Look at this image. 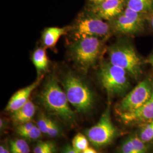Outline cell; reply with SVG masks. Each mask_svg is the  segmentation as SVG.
<instances>
[{
	"mask_svg": "<svg viewBox=\"0 0 153 153\" xmlns=\"http://www.w3.org/2000/svg\"><path fill=\"white\" fill-rule=\"evenodd\" d=\"M38 99L45 109L57 116L66 126L70 128L76 126V115L70 107L65 93L55 76L51 74L47 79Z\"/></svg>",
	"mask_w": 153,
	"mask_h": 153,
	"instance_id": "1",
	"label": "cell"
},
{
	"mask_svg": "<svg viewBox=\"0 0 153 153\" xmlns=\"http://www.w3.org/2000/svg\"><path fill=\"white\" fill-rule=\"evenodd\" d=\"M61 83L69 103L81 114H88L94 104V95L85 82L69 71L62 76Z\"/></svg>",
	"mask_w": 153,
	"mask_h": 153,
	"instance_id": "2",
	"label": "cell"
},
{
	"mask_svg": "<svg viewBox=\"0 0 153 153\" xmlns=\"http://www.w3.org/2000/svg\"><path fill=\"white\" fill-rule=\"evenodd\" d=\"M111 29L109 24L87 7L78 14L70 28L75 40L88 37L103 38L109 35Z\"/></svg>",
	"mask_w": 153,
	"mask_h": 153,
	"instance_id": "3",
	"label": "cell"
},
{
	"mask_svg": "<svg viewBox=\"0 0 153 153\" xmlns=\"http://www.w3.org/2000/svg\"><path fill=\"white\" fill-rule=\"evenodd\" d=\"M109 62L125 70L133 78L140 76L142 62L134 47L126 41H119L108 49Z\"/></svg>",
	"mask_w": 153,
	"mask_h": 153,
	"instance_id": "4",
	"label": "cell"
},
{
	"mask_svg": "<svg viewBox=\"0 0 153 153\" xmlns=\"http://www.w3.org/2000/svg\"><path fill=\"white\" fill-rule=\"evenodd\" d=\"M102 49V42L97 37L75 40L70 47L71 59L80 69L87 71L95 65Z\"/></svg>",
	"mask_w": 153,
	"mask_h": 153,
	"instance_id": "5",
	"label": "cell"
},
{
	"mask_svg": "<svg viewBox=\"0 0 153 153\" xmlns=\"http://www.w3.org/2000/svg\"><path fill=\"white\" fill-rule=\"evenodd\" d=\"M119 134V130L111 119L109 103L98 122L85 131V135L89 142L97 148H103L111 144Z\"/></svg>",
	"mask_w": 153,
	"mask_h": 153,
	"instance_id": "6",
	"label": "cell"
},
{
	"mask_svg": "<svg viewBox=\"0 0 153 153\" xmlns=\"http://www.w3.org/2000/svg\"><path fill=\"white\" fill-rule=\"evenodd\" d=\"M127 74L123 69L105 61L100 67L99 79L109 96L120 95L129 87Z\"/></svg>",
	"mask_w": 153,
	"mask_h": 153,
	"instance_id": "7",
	"label": "cell"
},
{
	"mask_svg": "<svg viewBox=\"0 0 153 153\" xmlns=\"http://www.w3.org/2000/svg\"><path fill=\"white\" fill-rule=\"evenodd\" d=\"M153 91V86L149 80L140 82L117 105V113L119 115L139 109L150 98Z\"/></svg>",
	"mask_w": 153,
	"mask_h": 153,
	"instance_id": "8",
	"label": "cell"
},
{
	"mask_svg": "<svg viewBox=\"0 0 153 153\" xmlns=\"http://www.w3.org/2000/svg\"><path fill=\"white\" fill-rule=\"evenodd\" d=\"M143 14L126 7L120 14L110 21V27L115 32L131 35L141 31L143 28Z\"/></svg>",
	"mask_w": 153,
	"mask_h": 153,
	"instance_id": "9",
	"label": "cell"
},
{
	"mask_svg": "<svg viewBox=\"0 0 153 153\" xmlns=\"http://www.w3.org/2000/svg\"><path fill=\"white\" fill-rule=\"evenodd\" d=\"M86 7L100 18L110 22L124 11L126 7V0H107L88 3Z\"/></svg>",
	"mask_w": 153,
	"mask_h": 153,
	"instance_id": "10",
	"label": "cell"
},
{
	"mask_svg": "<svg viewBox=\"0 0 153 153\" xmlns=\"http://www.w3.org/2000/svg\"><path fill=\"white\" fill-rule=\"evenodd\" d=\"M43 76L38 77L37 79L31 85L21 88L14 93L8 102L6 110L13 112L22 107L29 100V98L33 91L37 88L42 82Z\"/></svg>",
	"mask_w": 153,
	"mask_h": 153,
	"instance_id": "11",
	"label": "cell"
},
{
	"mask_svg": "<svg viewBox=\"0 0 153 153\" xmlns=\"http://www.w3.org/2000/svg\"><path fill=\"white\" fill-rule=\"evenodd\" d=\"M121 120L125 124L153 121V91L150 98L139 109L131 112L119 115Z\"/></svg>",
	"mask_w": 153,
	"mask_h": 153,
	"instance_id": "12",
	"label": "cell"
},
{
	"mask_svg": "<svg viewBox=\"0 0 153 153\" xmlns=\"http://www.w3.org/2000/svg\"><path fill=\"white\" fill-rule=\"evenodd\" d=\"M35 112V105L29 100L22 107L11 112V120L16 126L31 122Z\"/></svg>",
	"mask_w": 153,
	"mask_h": 153,
	"instance_id": "13",
	"label": "cell"
},
{
	"mask_svg": "<svg viewBox=\"0 0 153 153\" xmlns=\"http://www.w3.org/2000/svg\"><path fill=\"white\" fill-rule=\"evenodd\" d=\"M68 27H48L44 29L42 35V42L45 48H53L61 36L69 31Z\"/></svg>",
	"mask_w": 153,
	"mask_h": 153,
	"instance_id": "14",
	"label": "cell"
},
{
	"mask_svg": "<svg viewBox=\"0 0 153 153\" xmlns=\"http://www.w3.org/2000/svg\"><path fill=\"white\" fill-rule=\"evenodd\" d=\"M32 61L36 68L38 77L43 76L49 66V60L45 48H38L35 50L32 56Z\"/></svg>",
	"mask_w": 153,
	"mask_h": 153,
	"instance_id": "15",
	"label": "cell"
},
{
	"mask_svg": "<svg viewBox=\"0 0 153 153\" xmlns=\"http://www.w3.org/2000/svg\"><path fill=\"white\" fill-rule=\"evenodd\" d=\"M126 7L144 14L153 10V0H126Z\"/></svg>",
	"mask_w": 153,
	"mask_h": 153,
	"instance_id": "16",
	"label": "cell"
},
{
	"mask_svg": "<svg viewBox=\"0 0 153 153\" xmlns=\"http://www.w3.org/2000/svg\"><path fill=\"white\" fill-rule=\"evenodd\" d=\"M11 153H30V148L24 139H14L10 141Z\"/></svg>",
	"mask_w": 153,
	"mask_h": 153,
	"instance_id": "17",
	"label": "cell"
},
{
	"mask_svg": "<svg viewBox=\"0 0 153 153\" xmlns=\"http://www.w3.org/2000/svg\"><path fill=\"white\" fill-rule=\"evenodd\" d=\"M72 146L79 153H81L89 146V141L87 137L81 133H78L72 140Z\"/></svg>",
	"mask_w": 153,
	"mask_h": 153,
	"instance_id": "18",
	"label": "cell"
},
{
	"mask_svg": "<svg viewBox=\"0 0 153 153\" xmlns=\"http://www.w3.org/2000/svg\"><path fill=\"white\" fill-rule=\"evenodd\" d=\"M52 120H53L47 115L43 113H41L38 116L36 126L43 134H46Z\"/></svg>",
	"mask_w": 153,
	"mask_h": 153,
	"instance_id": "19",
	"label": "cell"
},
{
	"mask_svg": "<svg viewBox=\"0 0 153 153\" xmlns=\"http://www.w3.org/2000/svg\"><path fill=\"white\" fill-rule=\"evenodd\" d=\"M129 137L137 153H148V148L145 144L146 142L143 141L136 135H132Z\"/></svg>",
	"mask_w": 153,
	"mask_h": 153,
	"instance_id": "20",
	"label": "cell"
},
{
	"mask_svg": "<svg viewBox=\"0 0 153 153\" xmlns=\"http://www.w3.org/2000/svg\"><path fill=\"white\" fill-rule=\"evenodd\" d=\"M140 138L145 142L153 140V121L143 128L140 133Z\"/></svg>",
	"mask_w": 153,
	"mask_h": 153,
	"instance_id": "21",
	"label": "cell"
},
{
	"mask_svg": "<svg viewBox=\"0 0 153 153\" xmlns=\"http://www.w3.org/2000/svg\"><path fill=\"white\" fill-rule=\"evenodd\" d=\"M42 133H43L40 130L38 126L35 125L31 129L24 133L20 136L29 140H36L42 137Z\"/></svg>",
	"mask_w": 153,
	"mask_h": 153,
	"instance_id": "22",
	"label": "cell"
},
{
	"mask_svg": "<svg viewBox=\"0 0 153 153\" xmlns=\"http://www.w3.org/2000/svg\"><path fill=\"white\" fill-rule=\"evenodd\" d=\"M62 134V129L61 128L60 126L57 122L53 120L46 135L52 138H55L61 136Z\"/></svg>",
	"mask_w": 153,
	"mask_h": 153,
	"instance_id": "23",
	"label": "cell"
},
{
	"mask_svg": "<svg viewBox=\"0 0 153 153\" xmlns=\"http://www.w3.org/2000/svg\"><path fill=\"white\" fill-rule=\"evenodd\" d=\"M120 153H137L130 137L122 143L120 148Z\"/></svg>",
	"mask_w": 153,
	"mask_h": 153,
	"instance_id": "24",
	"label": "cell"
},
{
	"mask_svg": "<svg viewBox=\"0 0 153 153\" xmlns=\"http://www.w3.org/2000/svg\"><path fill=\"white\" fill-rule=\"evenodd\" d=\"M55 142L51 141H39L35 145L33 148V153H42L45 151L46 149L52 146Z\"/></svg>",
	"mask_w": 153,
	"mask_h": 153,
	"instance_id": "25",
	"label": "cell"
},
{
	"mask_svg": "<svg viewBox=\"0 0 153 153\" xmlns=\"http://www.w3.org/2000/svg\"><path fill=\"white\" fill-rule=\"evenodd\" d=\"M34 126H35V124L33 123L28 122L27 123H25L23 124L16 126V133L20 136L24 133L26 132L28 130H30V129H31Z\"/></svg>",
	"mask_w": 153,
	"mask_h": 153,
	"instance_id": "26",
	"label": "cell"
},
{
	"mask_svg": "<svg viewBox=\"0 0 153 153\" xmlns=\"http://www.w3.org/2000/svg\"><path fill=\"white\" fill-rule=\"evenodd\" d=\"M61 153H80L77 152L76 150L72 146V145H67L65 146L62 150Z\"/></svg>",
	"mask_w": 153,
	"mask_h": 153,
	"instance_id": "27",
	"label": "cell"
},
{
	"mask_svg": "<svg viewBox=\"0 0 153 153\" xmlns=\"http://www.w3.org/2000/svg\"><path fill=\"white\" fill-rule=\"evenodd\" d=\"M57 152V147L56 143H54L52 146L46 149L43 153H56Z\"/></svg>",
	"mask_w": 153,
	"mask_h": 153,
	"instance_id": "28",
	"label": "cell"
},
{
	"mask_svg": "<svg viewBox=\"0 0 153 153\" xmlns=\"http://www.w3.org/2000/svg\"><path fill=\"white\" fill-rule=\"evenodd\" d=\"M0 153H11V152L6 146L1 144L0 146Z\"/></svg>",
	"mask_w": 153,
	"mask_h": 153,
	"instance_id": "29",
	"label": "cell"
},
{
	"mask_svg": "<svg viewBox=\"0 0 153 153\" xmlns=\"http://www.w3.org/2000/svg\"><path fill=\"white\" fill-rule=\"evenodd\" d=\"M7 126L6 121L4 119L1 118L0 119V129L1 131H4L5 129Z\"/></svg>",
	"mask_w": 153,
	"mask_h": 153,
	"instance_id": "30",
	"label": "cell"
},
{
	"mask_svg": "<svg viewBox=\"0 0 153 153\" xmlns=\"http://www.w3.org/2000/svg\"><path fill=\"white\" fill-rule=\"evenodd\" d=\"M81 153H97V152L94 149H93V148H90V147H88V148H87L85 150H84L83 152H82Z\"/></svg>",
	"mask_w": 153,
	"mask_h": 153,
	"instance_id": "31",
	"label": "cell"
},
{
	"mask_svg": "<svg viewBox=\"0 0 153 153\" xmlns=\"http://www.w3.org/2000/svg\"><path fill=\"white\" fill-rule=\"evenodd\" d=\"M88 3L89 4H93V3H97V2H102V1H105L107 0H88Z\"/></svg>",
	"mask_w": 153,
	"mask_h": 153,
	"instance_id": "32",
	"label": "cell"
},
{
	"mask_svg": "<svg viewBox=\"0 0 153 153\" xmlns=\"http://www.w3.org/2000/svg\"><path fill=\"white\" fill-rule=\"evenodd\" d=\"M150 62H151L152 65L153 66V54L152 55V56L150 57Z\"/></svg>",
	"mask_w": 153,
	"mask_h": 153,
	"instance_id": "33",
	"label": "cell"
},
{
	"mask_svg": "<svg viewBox=\"0 0 153 153\" xmlns=\"http://www.w3.org/2000/svg\"><path fill=\"white\" fill-rule=\"evenodd\" d=\"M150 22H151V25H152V27L153 28V16L152 17V18H151V21H150Z\"/></svg>",
	"mask_w": 153,
	"mask_h": 153,
	"instance_id": "34",
	"label": "cell"
}]
</instances>
